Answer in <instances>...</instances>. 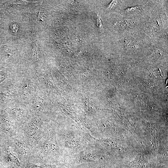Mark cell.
I'll list each match as a JSON object with an SVG mask.
<instances>
[{"label":"cell","instance_id":"6da1fadb","mask_svg":"<svg viewBox=\"0 0 168 168\" xmlns=\"http://www.w3.org/2000/svg\"><path fill=\"white\" fill-rule=\"evenodd\" d=\"M23 168H63L62 166L56 165L44 164L39 163L26 162Z\"/></svg>","mask_w":168,"mask_h":168},{"label":"cell","instance_id":"7a4b0ae2","mask_svg":"<svg viewBox=\"0 0 168 168\" xmlns=\"http://www.w3.org/2000/svg\"><path fill=\"white\" fill-rule=\"evenodd\" d=\"M96 168H109L107 166H103L99 167Z\"/></svg>","mask_w":168,"mask_h":168}]
</instances>
